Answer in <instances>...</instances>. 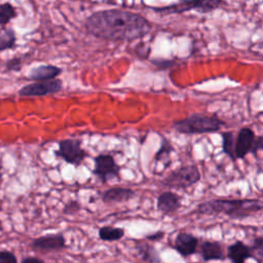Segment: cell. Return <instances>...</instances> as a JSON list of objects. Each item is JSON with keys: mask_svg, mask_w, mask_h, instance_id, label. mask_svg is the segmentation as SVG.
Listing matches in <instances>:
<instances>
[{"mask_svg": "<svg viewBox=\"0 0 263 263\" xmlns=\"http://www.w3.org/2000/svg\"><path fill=\"white\" fill-rule=\"evenodd\" d=\"M141 259L148 263H160L161 258L158 251L151 245L146 242H140L136 247Z\"/></svg>", "mask_w": 263, "mask_h": 263, "instance_id": "17", "label": "cell"}, {"mask_svg": "<svg viewBox=\"0 0 263 263\" xmlns=\"http://www.w3.org/2000/svg\"><path fill=\"white\" fill-rule=\"evenodd\" d=\"M253 251V258L257 260L258 263H262V249H263V237L258 236L254 239V245L251 247Z\"/></svg>", "mask_w": 263, "mask_h": 263, "instance_id": "23", "label": "cell"}, {"mask_svg": "<svg viewBox=\"0 0 263 263\" xmlns=\"http://www.w3.org/2000/svg\"><path fill=\"white\" fill-rule=\"evenodd\" d=\"M119 171L120 166L116 163L112 155L99 154L95 157V168L92 170V174L103 183H106L110 179H118Z\"/></svg>", "mask_w": 263, "mask_h": 263, "instance_id": "7", "label": "cell"}, {"mask_svg": "<svg viewBox=\"0 0 263 263\" xmlns=\"http://www.w3.org/2000/svg\"><path fill=\"white\" fill-rule=\"evenodd\" d=\"M81 210V205L78 201L76 200H71L69 202H67L64 206V213L67 215H74L77 212H79Z\"/></svg>", "mask_w": 263, "mask_h": 263, "instance_id": "24", "label": "cell"}, {"mask_svg": "<svg viewBox=\"0 0 263 263\" xmlns=\"http://www.w3.org/2000/svg\"><path fill=\"white\" fill-rule=\"evenodd\" d=\"M62 73V69L52 65H42L34 68L30 74L29 79L36 81H46L58 77Z\"/></svg>", "mask_w": 263, "mask_h": 263, "instance_id": "16", "label": "cell"}, {"mask_svg": "<svg viewBox=\"0 0 263 263\" xmlns=\"http://www.w3.org/2000/svg\"><path fill=\"white\" fill-rule=\"evenodd\" d=\"M125 231L120 227L103 226L99 229V237L105 241H116L123 237Z\"/></svg>", "mask_w": 263, "mask_h": 263, "instance_id": "18", "label": "cell"}, {"mask_svg": "<svg viewBox=\"0 0 263 263\" xmlns=\"http://www.w3.org/2000/svg\"><path fill=\"white\" fill-rule=\"evenodd\" d=\"M84 27L90 35L111 41H134L151 30L143 15L120 9L93 12L86 18Z\"/></svg>", "mask_w": 263, "mask_h": 263, "instance_id": "1", "label": "cell"}, {"mask_svg": "<svg viewBox=\"0 0 263 263\" xmlns=\"http://www.w3.org/2000/svg\"><path fill=\"white\" fill-rule=\"evenodd\" d=\"M14 16H15V10L9 3L0 5V24L1 25L7 24Z\"/></svg>", "mask_w": 263, "mask_h": 263, "instance_id": "22", "label": "cell"}, {"mask_svg": "<svg viewBox=\"0 0 263 263\" xmlns=\"http://www.w3.org/2000/svg\"><path fill=\"white\" fill-rule=\"evenodd\" d=\"M31 247L33 249L37 250H43V251H58L65 249L66 240L63 234H47L40 236L36 239H34L31 243Z\"/></svg>", "mask_w": 263, "mask_h": 263, "instance_id": "12", "label": "cell"}, {"mask_svg": "<svg viewBox=\"0 0 263 263\" xmlns=\"http://www.w3.org/2000/svg\"><path fill=\"white\" fill-rule=\"evenodd\" d=\"M262 148H263V138H262V136L255 137L250 152L253 153L254 155H256L258 153V151L262 150Z\"/></svg>", "mask_w": 263, "mask_h": 263, "instance_id": "27", "label": "cell"}, {"mask_svg": "<svg viewBox=\"0 0 263 263\" xmlns=\"http://www.w3.org/2000/svg\"><path fill=\"white\" fill-rule=\"evenodd\" d=\"M55 155L67 163L78 166L87 156L86 151L81 147V142L76 139H65L60 141Z\"/></svg>", "mask_w": 263, "mask_h": 263, "instance_id": "6", "label": "cell"}, {"mask_svg": "<svg viewBox=\"0 0 263 263\" xmlns=\"http://www.w3.org/2000/svg\"><path fill=\"white\" fill-rule=\"evenodd\" d=\"M174 148L172 146V144L170 143V141L166 138H161V145L160 148L158 149V151L155 154V160L156 161H160V160H165L170 157L171 153L173 152Z\"/></svg>", "mask_w": 263, "mask_h": 263, "instance_id": "20", "label": "cell"}, {"mask_svg": "<svg viewBox=\"0 0 263 263\" xmlns=\"http://www.w3.org/2000/svg\"><path fill=\"white\" fill-rule=\"evenodd\" d=\"M151 64L154 65L155 67H157V69L159 70H163V69H166V68H170L171 66H173L175 63L173 60H159V59H154V60H151Z\"/></svg>", "mask_w": 263, "mask_h": 263, "instance_id": "25", "label": "cell"}, {"mask_svg": "<svg viewBox=\"0 0 263 263\" xmlns=\"http://www.w3.org/2000/svg\"><path fill=\"white\" fill-rule=\"evenodd\" d=\"M15 36L12 30H4L0 33V50L11 48L14 45Z\"/></svg>", "mask_w": 263, "mask_h": 263, "instance_id": "21", "label": "cell"}, {"mask_svg": "<svg viewBox=\"0 0 263 263\" xmlns=\"http://www.w3.org/2000/svg\"><path fill=\"white\" fill-rule=\"evenodd\" d=\"M225 122L216 114L208 115L204 113H193L187 117L176 120L172 127L180 134L200 135L219 132Z\"/></svg>", "mask_w": 263, "mask_h": 263, "instance_id": "3", "label": "cell"}, {"mask_svg": "<svg viewBox=\"0 0 263 263\" xmlns=\"http://www.w3.org/2000/svg\"><path fill=\"white\" fill-rule=\"evenodd\" d=\"M136 196V192L126 187H112L107 189L103 195L102 200L105 203L113 202H125L133 199Z\"/></svg>", "mask_w": 263, "mask_h": 263, "instance_id": "13", "label": "cell"}, {"mask_svg": "<svg viewBox=\"0 0 263 263\" xmlns=\"http://www.w3.org/2000/svg\"><path fill=\"white\" fill-rule=\"evenodd\" d=\"M22 263H44L42 260L38 259V258H34V257H30V258H26L23 260Z\"/></svg>", "mask_w": 263, "mask_h": 263, "instance_id": "30", "label": "cell"}, {"mask_svg": "<svg viewBox=\"0 0 263 263\" xmlns=\"http://www.w3.org/2000/svg\"><path fill=\"white\" fill-rule=\"evenodd\" d=\"M200 180V173L196 165L189 164L171 172L161 182L165 187L184 189L196 184Z\"/></svg>", "mask_w": 263, "mask_h": 263, "instance_id": "4", "label": "cell"}, {"mask_svg": "<svg viewBox=\"0 0 263 263\" xmlns=\"http://www.w3.org/2000/svg\"><path fill=\"white\" fill-rule=\"evenodd\" d=\"M63 88L61 79H51L46 81H37L35 83L24 86L20 89V96L24 97H41L59 92Z\"/></svg>", "mask_w": 263, "mask_h": 263, "instance_id": "8", "label": "cell"}, {"mask_svg": "<svg viewBox=\"0 0 263 263\" xmlns=\"http://www.w3.org/2000/svg\"><path fill=\"white\" fill-rule=\"evenodd\" d=\"M234 135L232 132L222 133V149L232 160H235L234 156Z\"/></svg>", "mask_w": 263, "mask_h": 263, "instance_id": "19", "label": "cell"}, {"mask_svg": "<svg viewBox=\"0 0 263 263\" xmlns=\"http://www.w3.org/2000/svg\"><path fill=\"white\" fill-rule=\"evenodd\" d=\"M200 254L203 261L205 262L212 260H223L225 258L223 247L219 241H202L200 247Z\"/></svg>", "mask_w": 263, "mask_h": 263, "instance_id": "15", "label": "cell"}, {"mask_svg": "<svg viewBox=\"0 0 263 263\" xmlns=\"http://www.w3.org/2000/svg\"><path fill=\"white\" fill-rule=\"evenodd\" d=\"M223 3V0H183L168 6L157 7L153 9L160 13H182L192 9L205 13L220 8Z\"/></svg>", "mask_w": 263, "mask_h": 263, "instance_id": "5", "label": "cell"}, {"mask_svg": "<svg viewBox=\"0 0 263 263\" xmlns=\"http://www.w3.org/2000/svg\"><path fill=\"white\" fill-rule=\"evenodd\" d=\"M262 210L260 199H212L197 205L195 213L199 215L223 214L230 219L240 220L253 216Z\"/></svg>", "mask_w": 263, "mask_h": 263, "instance_id": "2", "label": "cell"}, {"mask_svg": "<svg viewBox=\"0 0 263 263\" xmlns=\"http://www.w3.org/2000/svg\"><path fill=\"white\" fill-rule=\"evenodd\" d=\"M7 67L9 70H17L21 67V61L18 59H14L8 62Z\"/></svg>", "mask_w": 263, "mask_h": 263, "instance_id": "29", "label": "cell"}, {"mask_svg": "<svg viewBox=\"0 0 263 263\" xmlns=\"http://www.w3.org/2000/svg\"><path fill=\"white\" fill-rule=\"evenodd\" d=\"M198 246V238L191 233L180 231L174 242V249L183 257H189L196 253Z\"/></svg>", "mask_w": 263, "mask_h": 263, "instance_id": "9", "label": "cell"}, {"mask_svg": "<svg viewBox=\"0 0 263 263\" xmlns=\"http://www.w3.org/2000/svg\"><path fill=\"white\" fill-rule=\"evenodd\" d=\"M0 263H17V260L12 253L0 251Z\"/></svg>", "mask_w": 263, "mask_h": 263, "instance_id": "26", "label": "cell"}, {"mask_svg": "<svg viewBox=\"0 0 263 263\" xmlns=\"http://www.w3.org/2000/svg\"><path fill=\"white\" fill-rule=\"evenodd\" d=\"M163 236H164V232H162V231H157V232H155V233H153V234L147 235L145 238H146L147 240L158 241V240H160L161 238H163Z\"/></svg>", "mask_w": 263, "mask_h": 263, "instance_id": "28", "label": "cell"}, {"mask_svg": "<svg viewBox=\"0 0 263 263\" xmlns=\"http://www.w3.org/2000/svg\"><path fill=\"white\" fill-rule=\"evenodd\" d=\"M181 201L182 196L179 194L173 191H164L157 197L156 208L162 215H171L181 208Z\"/></svg>", "mask_w": 263, "mask_h": 263, "instance_id": "11", "label": "cell"}, {"mask_svg": "<svg viewBox=\"0 0 263 263\" xmlns=\"http://www.w3.org/2000/svg\"><path fill=\"white\" fill-rule=\"evenodd\" d=\"M255 137V133L249 127H242L239 129L236 136V140L234 141L235 159L245 158V156L251 151Z\"/></svg>", "mask_w": 263, "mask_h": 263, "instance_id": "10", "label": "cell"}, {"mask_svg": "<svg viewBox=\"0 0 263 263\" xmlns=\"http://www.w3.org/2000/svg\"><path fill=\"white\" fill-rule=\"evenodd\" d=\"M227 258L232 263H245L247 259L253 258V251L251 247L245 242L237 240L227 248Z\"/></svg>", "mask_w": 263, "mask_h": 263, "instance_id": "14", "label": "cell"}]
</instances>
